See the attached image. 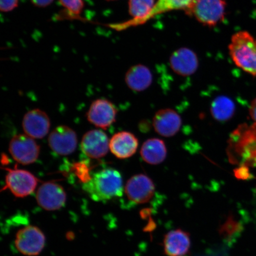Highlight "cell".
Segmentation results:
<instances>
[{"label": "cell", "instance_id": "obj_15", "mask_svg": "<svg viewBox=\"0 0 256 256\" xmlns=\"http://www.w3.org/2000/svg\"><path fill=\"white\" fill-rule=\"evenodd\" d=\"M170 64L172 71L178 75L188 76L196 72L199 60L193 50L188 48H182L172 54Z\"/></svg>", "mask_w": 256, "mask_h": 256}, {"label": "cell", "instance_id": "obj_9", "mask_svg": "<svg viewBox=\"0 0 256 256\" xmlns=\"http://www.w3.org/2000/svg\"><path fill=\"white\" fill-rule=\"evenodd\" d=\"M38 204L46 210H56L65 206L66 194L62 186L53 182H46L36 193Z\"/></svg>", "mask_w": 256, "mask_h": 256}, {"label": "cell", "instance_id": "obj_27", "mask_svg": "<svg viewBox=\"0 0 256 256\" xmlns=\"http://www.w3.org/2000/svg\"><path fill=\"white\" fill-rule=\"evenodd\" d=\"M250 114L252 120L256 122V98L252 102L250 108Z\"/></svg>", "mask_w": 256, "mask_h": 256}, {"label": "cell", "instance_id": "obj_16", "mask_svg": "<svg viewBox=\"0 0 256 256\" xmlns=\"http://www.w3.org/2000/svg\"><path fill=\"white\" fill-rule=\"evenodd\" d=\"M138 140L133 134L127 131L115 134L110 140V152L116 158L126 159L135 154Z\"/></svg>", "mask_w": 256, "mask_h": 256}, {"label": "cell", "instance_id": "obj_17", "mask_svg": "<svg viewBox=\"0 0 256 256\" xmlns=\"http://www.w3.org/2000/svg\"><path fill=\"white\" fill-rule=\"evenodd\" d=\"M163 245L165 254L168 256H184L190 248V236L180 229L172 230L166 234Z\"/></svg>", "mask_w": 256, "mask_h": 256}, {"label": "cell", "instance_id": "obj_13", "mask_svg": "<svg viewBox=\"0 0 256 256\" xmlns=\"http://www.w3.org/2000/svg\"><path fill=\"white\" fill-rule=\"evenodd\" d=\"M22 126L27 136L34 139H41L49 132L50 122L46 112L34 110L26 114Z\"/></svg>", "mask_w": 256, "mask_h": 256}, {"label": "cell", "instance_id": "obj_2", "mask_svg": "<svg viewBox=\"0 0 256 256\" xmlns=\"http://www.w3.org/2000/svg\"><path fill=\"white\" fill-rule=\"evenodd\" d=\"M229 152L233 162L242 166H256V124L242 126L232 134Z\"/></svg>", "mask_w": 256, "mask_h": 256}, {"label": "cell", "instance_id": "obj_14", "mask_svg": "<svg viewBox=\"0 0 256 256\" xmlns=\"http://www.w3.org/2000/svg\"><path fill=\"white\" fill-rule=\"evenodd\" d=\"M182 124L180 115L172 108L160 110L153 118L152 126L156 132L163 137L174 136L180 130Z\"/></svg>", "mask_w": 256, "mask_h": 256}, {"label": "cell", "instance_id": "obj_19", "mask_svg": "<svg viewBox=\"0 0 256 256\" xmlns=\"http://www.w3.org/2000/svg\"><path fill=\"white\" fill-rule=\"evenodd\" d=\"M167 153L164 142L158 138L146 140L140 151L144 161L152 165L161 164L166 158Z\"/></svg>", "mask_w": 256, "mask_h": 256}, {"label": "cell", "instance_id": "obj_1", "mask_svg": "<svg viewBox=\"0 0 256 256\" xmlns=\"http://www.w3.org/2000/svg\"><path fill=\"white\" fill-rule=\"evenodd\" d=\"M82 188L94 200H108L122 195V178L116 169L102 168L92 174L90 180L82 184Z\"/></svg>", "mask_w": 256, "mask_h": 256}, {"label": "cell", "instance_id": "obj_25", "mask_svg": "<svg viewBox=\"0 0 256 256\" xmlns=\"http://www.w3.org/2000/svg\"><path fill=\"white\" fill-rule=\"evenodd\" d=\"M236 177L241 180H247L251 178L247 166H241V168H236L235 170Z\"/></svg>", "mask_w": 256, "mask_h": 256}, {"label": "cell", "instance_id": "obj_28", "mask_svg": "<svg viewBox=\"0 0 256 256\" xmlns=\"http://www.w3.org/2000/svg\"><path fill=\"white\" fill-rule=\"evenodd\" d=\"M106 1L112 2V1H116V0H106Z\"/></svg>", "mask_w": 256, "mask_h": 256}, {"label": "cell", "instance_id": "obj_26", "mask_svg": "<svg viewBox=\"0 0 256 256\" xmlns=\"http://www.w3.org/2000/svg\"><path fill=\"white\" fill-rule=\"evenodd\" d=\"M32 4L38 8H46L54 2V0H30Z\"/></svg>", "mask_w": 256, "mask_h": 256}, {"label": "cell", "instance_id": "obj_23", "mask_svg": "<svg viewBox=\"0 0 256 256\" xmlns=\"http://www.w3.org/2000/svg\"><path fill=\"white\" fill-rule=\"evenodd\" d=\"M60 2L64 8L74 15L81 14L84 6L82 0H60Z\"/></svg>", "mask_w": 256, "mask_h": 256}, {"label": "cell", "instance_id": "obj_21", "mask_svg": "<svg viewBox=\"0 0 256 256\" xmlns=\"http://www.w3.org/2000/svg\"><path fill=\"white\" fill-rule=\"evenodd\" d=\"M156 2L155 0H129V12L132 19L120 24L121 28L136 26L140 20L149 14Z\"/></svg>", "mask_w": 256, "mask_h": 256}, {"label": "cell", "instance_id": "obj_4", "mask_svg": "<svg viewBox=\"0 0 256 256\" xmlns=\"http://www.w3.org/2000/svg\"><path fill=\"white\" fill-rule=\"evenodd\" d=\"M226 8L224 0H194L185 12L194 16L202 24L214 26L223 20Z\"/></svg>", "mask_w": 256, "mask_h": 256}, {"label": "cell", "instance_id": "obj_20", "mask_svg": "<svg viewBox=\"0 0 256 256\" xmlns=\"http://www.w3.org/2000/svg\"><path fill=\"white\" fill-rule=\"evenodd\" d=\"M194 1V0H158L152 10L136 26L146 24L156 16L166 12L178 10L186 12L190 7Z\"/></svg>", "mask_w": 256, "mask_h": 256}, {"label": "cell", "instance_id": "obj_7", "mask_svg": "<svg viewBox=\"0 0 256 256\" xmlns=\"http://www.w3.org/2000/svg\"><path fill=\"white\" fill-rule=\"evenodd\" d=\"M9 152L15 161L21 164L28 165L39 158L40 146L30 136L19 134L12 137L9 144Z\"/></svg>", "mask_w": 256, "mask_h": 256}, {"label": "cell", "instance_id": "obj_10", "mask_svg": "<svg viewBox=\"0 0 256 256\" xmlns=\"http://www.w3.org/2000/svg\"><path fill=\"white\" fill-rule=\"evenodd\" d=\"M78 136L75 131L68 126H58L48 137L51 150L60 156H68L75 152L78 146Z\"/></svg>", "mask_w": 256, "mask_h": 256}, {"label": "cell", "instance_id": "obj_22", "mask_svg": "<svg viewBox=\"0 0 256 256\" xmlns=\"http://www.w3.org/2000/svg\"><path fill=\"white\" fill-rule=\"evenodd\" d=\"M235 110L234 103L225 96H220L214 99L210 106L211 114L218 121L226 122L232 119Z\"/></svg>", "mask_w": 256, "mask_h": 256}, {"label": "cell", "instance_id": "obj_24", "mask_svg": "<svg viewBox=\"0 0 256 256\" xmlns=\"http://www.w3.org/2000/svg\"><path fill=\"white\" fill-rule=\"evenodd\" d=\"M18 5V0H0V10L2 12L14 10Z\"/></svg>", "mask_w": 256, "mask_h": 256}, {"label": "cell", "instance_id": "obj_18", "mask_svg": "<svg viewBox=\"0 0 256 256\" xmlns=\"http://www.w3.org/2000/svg\"><path fill=\"white\" fill-rule=\"evenodd\" d=\"M126 82L128 88L133 91L146 90L152 84V73L145 66L138 64L132 66L126 74Z\"/></svg>", "mask_w": 256, "mask_h": 256}, {"label": "cell", "instance_id": "obj_3", "mask_svg": "<svg viewBox=\"0 0 256 256\" xmlns=\"http://www.w3.org/2000/svg\"><path fill=\"white\" fill-rule=\"evenodd\" d=\"M230 55L243 71L256 76V38L247 31L233 34L228 46Z\"/></svg>", "mask_w": 256, "mask_h": 256}, {"label": "cell", "instance_id": "obj_6", "mask_svg": "<svg viewBox=\"0 0 256 256\" xmlns=\"http://www.w3.org/2000/svg\"><path fill=\"white\" fill-rule=\"evenodd\" d=\"M44 234L38 227L28 226L16 234L15 246L18 250L25 256L39 255L46 245Z\"/></svg>", "mask_w": 256, "mask_h": 256}, {"label": "cell", "instance_id": "obj_11", "mask_svg": "<svg viewBox=\"0 0 256 256\" xmlns=\"http://www.w3.org/2000/svg\"><path fill=\"white\" fill-rule=\"evenodd\" d=\"M116 108L106 99L100 98L92 104L87 113L90 123L98 128L106 130L116 120Z\"/></svg>", "mask_w": 256, "mask_h": 256}, {"label": "cell", "instance_id": "obj_12", "mask_svg": "<svg viewBox=\"0 0 256 256\" xmlns=\"http://www.w3.org/2000/svg\"><path fill=\"white\" fill-rule=\"evenodd\" d=\"M110 140L104 131L94 130L88 131L83 136L81 148L83 153L92 159L104 158L110 149Z\"/></svg>", "mask_w": 256, "mask_h": 256}, {"label": "cell", "instance_id": "obj_8", "mask_svg": "<svg viewBox=\"0 0 256 256\" xmlns=\"http://www.w3.org/2000/svg\"><path fill=\"white\" fill-rule=\"evenodd\" d=\"M155 190L152 179L144 174L132 176L128 180L124 188L128 199L135 204L148 202L154 194Z\"/></svg>", "mask_w": 256, "mask_h": 256}, {"label": "cell", "instance_id": "obj_5", "mask_svg": "<svg viewBox=\"0 0 256 256\" xmlns=\"http://www.w3.org/2000/svg\"><path fill=\"white\" fill-rule=\"evenodd\" d=\"M7 171L6 186L2 190H8L14 196L24 198L36 190L39 179L30 172L23 169L5 168Z\"/></svg>", "mask_w": 256, "mask_h": 256}]
</instances>
